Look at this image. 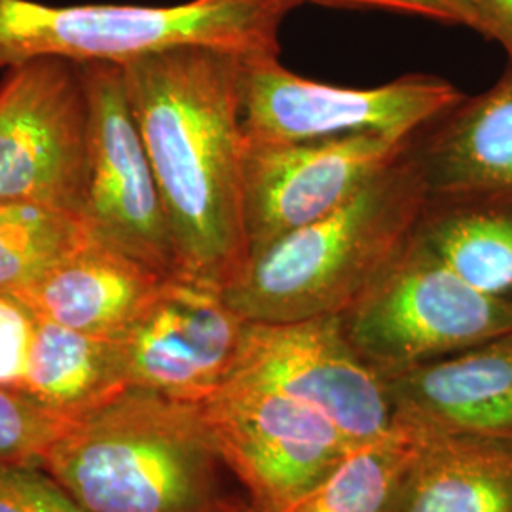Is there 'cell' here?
Wrapping results in <instances>:
<instances>
[{
	"label": "cell",
	"mask_w": 512,
	"mask_h": 512,
	"mask_svg": "<svg viewBox=\"0 0 512 512\" xmlns=\"http://www.w3.org/2000/svg\"><path fill=\"white\" fill-rule=\"evenodd\" d=\"M412 448L414 433L395 425L384 437L351 448L289 512H387Z\"/></svg>",
	"instance_id": "20"
},
{
	"label": "cell",
	"mask_w": 512,
	"mask_h": 512,
	"mask_svg": "<svg viewBox=\"0 0 512 512\" xmlns=\"http://www.w3.org/2000/svg\"><path fill=\"white\" fill-rule=\"evenodd\" d=\"M93 239L84 217L74 211L0 203V293H18Z\"/></svg>",
	"instance_id": "19"
},
{
	"label": "cell",
	"mask_w": 512,
	"mask_h": 512,
	"mask_svg": "<svg viewBox=\"0 0 512 512\" xmlns=\"http://www.w3.org/2000/svg\"><path fill=\"white\" fill-rule=\"evenodd\" d=\"M67 421L18 391L0 387V465H40Z\"/></svg>",
	"instance_id": "21"
},
{
	"label": "cell",
	"mask_w": 512,
	"mask_h": 512,
	"mask_svg": "<svg viewBox=\"0 0 512 512\" xmlns=\"http://www.w3.org/2000/svg\"><path fill=\"white\" fill-rule=\"evenodd\" d=\"M412 433L387 512H512V440Z\"/></svg>",
	"instance_id": "16"
},
{
	"label": "cell",
	"mask_w": 512,
	"mask_h": 512,
	"mask_svg": "<svg viewBox=\"0 0 512 512\" xmlns=\"http://www.w3.org/2000/svg\"><path fill=\"white\" fill-rule=\"evenodd\" d=\"M205 410L256 511H291L355 448L317 410L268 387L226 384Z\"/></svg>",
	"instance_id": "11"
},
{
	"label": "cell",
	"mask_w": 512,
	"mask_h": 512,
	"mask_svg": "<svg viewBox=\"0 0 512 512\" xmlns=\"http://www.w3.org/2000/svg\"><path fill=\"white\" fill-rule=\"evenodd\" d=\"M219 287L169 275L114 346L122 382L205 404L228 382L247 332Z\"/></svg>",
	"instance_id": "10"
},
{
	"label": "cell",
	"mask_w": 512,
	"mask_h": 512,
	"mask_svg": "<svg viewBox=\"0 0 512 512\" xmlns=\"http://www.w3.org/2000/svg\"><path fill=\"white\" fill-rule=\"evenodd\" d=\"M90 103L82 65L40 57L0 86V203L31 202L82 215Z\"/></svg>",
	"instance_id": "7"
},
{
	"label": "cell",
	"mask_w": 512,
	"mask_h": 512,
	"mask_svg": "<svg viewBox=\"0 0 512 512\" xmlns=\"http://www.w3.org/2000/svg\"><path fill=\"white\" fill-rule=\"evenodd\" d=\"M412 154L429 198L512 196V61L490 90L421 129Z\"/></svg>",
	"instance_id": "14"
},
{
	"label": "cell",
	"mask_w": 512,
	"mask_h": 512,
	"mask_svg": "<svg viewBox=\"0 0 512 512\" xmlns=\"http://www.w3.org/2000/svg\"><path fill=\"white\" fill-rule=\"evenodd\" d=\"M317 2L327 6H346V8H370L387 10L408 16L433 19L448 25H463L478 31V19L475 10L467 0H296Z\"/></svg>",
	"instance_id": "24"
},
{
	"label": "cell",
	"mask_w": 512,
	"mask_h": 512,
	"mask_svg": "<svg viewBox=\"0 0 512 512\" xmlns=\"http://www.w3.org/2000/svg\"><path fill=\"white\" fill-rule=\"evenodd\" d=\"M241 512H260V511H256L255 507H251V509H245V511H241Z\"/></svg>",
	"instance_id": "26"
},
{
	"label": "cell",
	"mask_w": 512,
	"mask_h": 512,
	"mask_svg": "<svg viewBox=\"0 0 512 512\" xmlns=\"http://www.w3.org/2000/svg\"><path fill=\"white\" fill-rule=\"evenodd\" d=\"M296 0H188L143 4H46L0 0V73L40 57L124 65L173 48L277 57Z\"/></svg>",
	"instance_id": "4"
},
{
	"label": "cell",
	"mask_w": 512,
	"mask_h": 512,
	"mask_svg": "<svg viewBox=\"0 0 512 512\" xmlns=\"http://www.w3.org/2000/svg\"><path fill=\"white\" fill-rule=\"evenodd\" d=\"M40 467L86 512H241L253 503L205 404L124 387L67 423Z\"/></svg>",
	"instance_id": "2"
},
{
	"label": "cell",
	"mask_w": 512,
	"mask_h": 512,
	"mask_svg": "<svg viewBox=\"0 0 512 512\" xmlns=\"http://www.w3.org/2000/svg\"><path fill=\"white\" fill-rule=\"evenodd\" d=\"M478 19V33L495 40L512 61V0H469Z\"/></svg>",
	"instance_id": "25"
},
{
	"label": "cell",
	"mask_w": 512,
	"mask_h": 512,
	"mask_svg": "<svg viewBox=\"0 0 512 512\" xmlns=\"http://www.w3.org/2000/svg\"><path fill=\"white\" fill-rule=\"evenodd\" d=\"M38 317L18 296L0 293V387L23 389L25 368Z\"/></svg>",
	"instance_id": "23"
},
{
	"label": "cell",
	"mask_w": 512,
	"mask_h": 512,
	"mask_svg": "<svg viewBox=\"0 0 512 512\" xmlns=\"http://www.w3.org/2000/svg\"><path fill=\"white\" fill-rule=\"evenodd\" d=\"M169 275L93 239L14 296L42 321L114 338Z\"/></svg>",
	"instance_id": "15"
},
{
	"label": "cell",
	"mask_w": 512,
	"mask_h": 512,
	"mask_svg": "<svg viewBox=\"0 0 512 512\" xmlns=\"http://www.w3.org/2000/svg\"><path fill=\"white\" fill-rule=\"evenodd\" d=\"M243 57L173 48L122 65L164 203L177 274L219 287L247 258Z\"/></svg>",
	"instance_id": "1"
},
{
	"label": "cell",
	"mask_w": 512,
	"mask_h": 512,
	"mask_svg": "<svg viewBox=\"0 0 512 512\" xmlns=\"http://www.w3.org/2000/svg\"><path fill=\"white\" fill-rule=\"evenodd\" d=\"M414 236L473 289L512 304V196L427 198Z\"/></svg>",
	"instance_id": "17"
},
{
	"label": "cell",
	"mask_w": 512,
	"mask_h": 512,
	"mask_svg": "<svg viewBox=\"0 0 512 512\" xmlns=\"http://www.w3.org/2000/svg\"><path fill=\"white\" fill-rule=\"evenodd\" d=\"M340 317L385 380L512 330V304L473 289L414 234Z\"/></svg>",
	"instance_id": "5"
},
{
	"label": "cell",
	"mask_w": 512,
	"mask_h": 512,
	"mask_svg": "<svg viewBox=\"0 0 512 512\" xmlns=\"http://www.w3.org/2000/svg\"><path fill=\"white\" fill-rule=\"evenodd\" d=\"M385 384L399 427L512 440V330Z\"/></svg>",
	"instance_id": "13"
},
{
	"label": "cell",
	"mask_w": 512,
	"mask_h": 512,
	"mask_svg": "<svg viewBox=\"0 0 512 512\" xmlns=\"http://www.w3.org/2000/svg\"><path fill=\"white\" fill-rule=\"evenodd\" d=\"M0 512H86L40 465H0Z\"/></svg>",
	"instance_id": "22"
},
{
	"label": "cell",
	"mask_w": 512,
	"mask_h": 512,
	"mask_svg": "<svg viewBox=\"0 0 512 512\" xmlns=\"http://www.w3.org/2000/svg\"><path fill=\"white\" fill-rule=\"evenodd\" d=\"M467 2H469V0H467Z\"/></svg>",
	"instance_id": "27"
},
{
	"label": "cell",
	"mask_w": 512,
	"mask_h": 512,
	"mask_svg": "<svg viewBox=\"0 0 512 512\" xmlns=\"http://www.w3.org/2000/svg\"><path fill=\"white\" fill-rule=\"evenodd\" d=\"M112 338L38 319L21 393L59 420H78L122 391Z\"/></svg>",
	"instance_id": "18"
},
{
	"label": "cell",
	"mask_w": 512,
	"mask_h": 512,
	"mask_svg": "<svg viewBox=\"0 0 512 512\" xmlns=\"http://www.w3.org/2000/svg\"><path fill=\"white\" fill-rule=\"evenodd\" d=\"M416 137L359 135L308 143L247 139L243 162L247 256L327 217L401 158Z\"/></svg>",
	"instance_id": "12"
},
{
	"label": "cell",
	"mask_w": 512,
	"mask_h": 512,
	"mask_svg": "<svg viewBox=\"0 0 512 512\" xmlns=\"http://www.w3.org/2000/svg\"><path fill=\"white\" fill-rule=\"evenodd\" d=\"M82 73L90 103L82 217L97 241L158 274L175 275L164 203L131 109L122 65L84 63Z\"/></svg>",
	"instance_id": "9"
},
{
	"label": "cell",
	"mask_w": 512,
	"mask_h": 512,
	"mask_svg": "<svg viewBox=\"0 0 512 512\" xmlns=\"http://www.w3.org/2000/svg\"><path fill=\"white\" fill-rule=\"evenodd\" d=\"M427 198L410 147L327 217L247 256L222 294L249 323L340 315L403 249Z\"/></svg>",
	"instance_id": "3"
},
{
	"label": "cell",
	"mask_w": 512,
	"mask_h": 512,
	"mask_svg": "<svg viewBox=\"0 0 512 512\" xmlns=\"http://www.w3.org/2000/svg\"><path fill=\"white\" fill-rule=\"evenodd\" d=\"M463 97L450 82L425 74L357 90L304 78L277 57H243L241 65L243 129L247 139L260 143L414 137Z\"/></svg>",
	"instance_id": "6"
},
{
	"label": "cell",
	"mask_w": 512,
	"mask_h": 512,
	"mask_svg": "<svg viewBox=\"0 0 512 512\" xmlns=\"http://www.w3.org/2000/svg\"><path fill=\"white\" fill-rule=\"evenodd\" d=\"M226 384L268 387L310 406L351 446L395 429L385 378L349 344L340 315L249 323Z\"/></svg>",
	"instance_id": "8"
}]
</instances>
